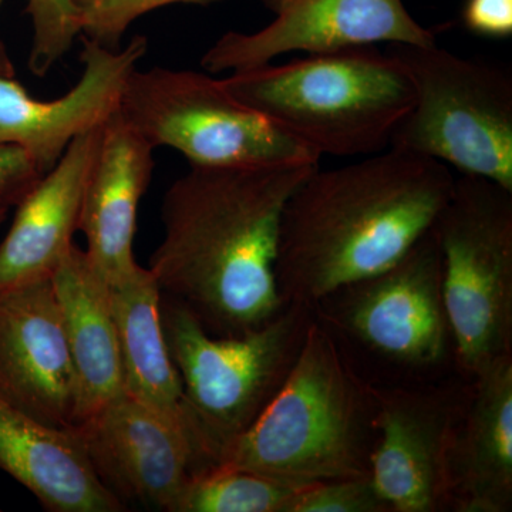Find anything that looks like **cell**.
Here are the masks:
<instances>
[{"label":"cell","mask_w":512,"mask_h":512,"mask_svg":"<svg viewBox=\"0 0 512 512\" xmlns=\"http://www.w3.org/2000/svg\"><path fill=\"white\" fill-rule=\"evenodd\" d=\"M376 436L372 384L350 369L315 316L285 383L214 468L301 485L370 477Z\"/></svg>","instance_id":"cell-3"},{"label":"cell","mask_w":512,"mask_h":512,"mask_svg":"<svg viewBox=\"0 0 512 512\" xmlns=\"http://www.w3.org/2000/svg\"><path fill=\"white\" fill-rule=\"evenodd\" d=\"M101 127L74 138L16 205L15 220L0 244V293L50 281L72 251Z\"/></svg>","instance_id":"cell-17"},{"label":"cell","mask_w":512,"mask_h":512,"mask_svg":"<svg viewBox=\"0 0 512 512\" xmlns=\"http://www.w3.org/2000/svg\"><path fill=\"white\" fill-rule=\"evenodd\" d=\"M454 183L446 164L394 148L316 168L282 214L275 272L284 301L315 309L392 266L433 228Z\"/></svg>","instance_id":"cell-2"},{"label":"cell","mask_w":512,"mask_h":512,"mask_svg":"<svg viewBox=\"0 0 512 512\" xmlns=\"http://www.w3.org/2000/svg\"><path fill=\"white\" fill-rule=\"evenodd\" d=\"M26 13L33 30L29 69L46 76L80 36L76 10L72 0H26Z\"/></svg>","instance_id":"cell-22"},{"label":"cell","mask_w":512,"mask_h":512,"mask_svg":"<svg viewBox=\"0 0 512 512\" xmlns=\"http://www.w3.org/2000/svg\"><path fill=\"white\" fill-rule=\"evenodd\" d=\"M160 313L168 350L215 467L224 448L252 426L285 383L315 311L288 303L271 322L239 336L210 335L190 311L163 295Z\"/></svg>","instance_id":"cell-6"},{"label":"cell","mask_w":512,"mask_h":512,"mask_svg":"<svg viewBox=\"0 0 512 512\" xmlns=\"http://www.w3.org/2000/svg\"><path fill=\"white\" fill-rule=\"evenodd\" d=\"M313 311L394 365L424 370L454 357L433 228L392 266L343 286Z\"/></svg>","instance_id":"cell-9"},{"label":"cell","mask_w":512,"mask_h":512,"mask_svg":"<svg viewBox=\"0 0 512 512\" xmlns=\"http://www.w3.org/2000/svg\"><path fill=\"white\" fill-rule=\"evenodd\" d=\"M147 47L144 36L134 37L124 49L83 37L82 76L56 100H37L15 74L0 72V144L22 148L49 171L74 138L103 126L119 111L128 77Z\"/></svg>","instance_id":"cell-13"},{"label":"cell","mask_w":512,"mask_h":512,"mask_svg":"<svg viewBox=\"0 0 512 512\" xmlns=\"http://www.w3.org/2000/svg\"><path fill=\"white\" fill-rule=\"evenodd\" d=\"M0 396L72 429L76 375L52 279L0 293Z\"/></svg>","instance_id":"cell-14"},{"label":"cell","mask_w":512,"mask_h":512,"mask_svg":"<svg viewBox=\"0 0 512 512\" xmlns=\"http://www.w3.org/2000/svg\"><path fill=\"white\" fill-rule=\"evenodd\" d=\"M289 512H390L370 477L343 478L303 487Z\"/></svg>","instance_id":"cell-24"},{"label":"cell","mask_w":512,"mask_h":512,"mask_svg":"<svg viewBox=\"0 0 512 512\" xmlns=\"http://www.w3.org/2000/svg\"><path fill=\"white\" fill-rule=\"evenodd\" d=\"M446 456L447 511L508 512L512 507V356L471 379Z\"/></svg>","instance_id":"cell-16"},{"label":"cell","mask_w":512,"mask_h":512,"mask_svg":"<svg viewBox=\"0 0 512 512\" xmlns=\"http://www.w3.org/2000/svg\"><path fill=\"white\" fill-rule=\"evenodd\" d=\"M0 470L49 512H121L94 473L77 430L50 426L0 396Z\"/></svg>","instance_id":"cell-19"},{"label":"cell","mask_w":512,"mask_h":512,"mask_svg":"<svg viewBox=\"0 0 512 512\" xmlns=\"http://www.w3.org/2000/svg\"><path fill=\"white\" fill-rule=\"evenodd\" d=\"M410 77L414 103L389 148L487 178L512 191V77L439 46L387 49Z\"/></svg>","instance_id":"cell-5"},{"label":"cell","mask_w":512,"mask_h":512,"mask_svg":"<svg viewBox=\"0 0 512 512\" xmlns=\"http://www.w3.org/2000/svg\"><path fill=\"white\" fill-rule=\"evenodd\" d=\"M3 3H5V0H0V8H2ZM0 72L15 74V69H13L8 53H6L2 43H0Z\"/></svg>","instance_id":"cell-27"},{"label":"cell","mask_w":512,"mask_h":512,"mask_svg":"<svg viewBox=\"0 0 512 512\" xmlns=\"http://www.w3.org/2000/svg\"><path fill=\"white\" fill-rule=\"evenodd\" d=\"M121 119L154 148L168 147L200 167L319 164L320 157L232 97L221 80L192 70H133Z\"/></svg>","instance_id":"cell-8"},{"label":"cell","mask_w":512,"mask_h":512,"mask_svg":"<svg viewBox=\"0 0 512 512\" xmlns=\"http://www.w3.org/2000/svg\"><path fill=\"white\" fill-rule=\"evenodd\" d=\"M470 387L382 389L370 480L390 512L447 511L446 456Z\"/></svg>","instance_id":"cell-11"},{"label":"cell","mask_w":512,"mask_h":512,"mask_svg":"<svg viewBox=\"0 0 512 512\" xmlns=\"http://www.w3.org/2000/svg\"><path fill=\"white\" fill-rule=\"evenodd\" d=\"M221 84L319 157H367L386 150L414 103L402 64L373 45L261 64L234 72Z\"/></svg>","instance_id":"cell-4"},{"label":"cell","mask_w":512,"mask_h":512,"mask_svg":"<svg viewBox=\"0 0 512 512\" xmlns=\"http://www.w3.org/2000/svg\"><path fill=\"white\" fill-rule=\"evenodd\" d=\"M74 429L94 473L126 507L174 512L188 481L204 471L187 434L126 393Z\"/></svg>","instance_id":"cell-12"},{"label":"cell","mask_w":512,"mask_h":512,"mask_svg":"<svg viewBox=\"0 0 512 512\" xmlns=\"http://www.w3.org/2000/svg\"><path fill=\"white\" fill-rule=\"evenodd\" d=\"M221 0H72L80 35L101 46L117 49L128 28L148 12L164 6L210 5Z\"/></svg>","instance_id":"cell-23"},{"label":"cell","mask_w":512,"mask_h":512,"mask_svg":"<svg viewBox=\"0 0 512 512\" xmlns=\"http://www.w3.org/2000/svg\"><path fill=\"white\" fill-rule=\"evenodd\" d=\"M45 173L22 148L0 144V208L16 207Z\"/></svg>","instance_id":"cell-25"},{"label":"cell","mask_w":512,"mask_h":512,"mask_svg":"<svg viewBox=\"0 0 512 512\" xmlns=\"http://www.w3.org/2000/svg\"><path fill=\"white\" fill-rule=\"evenodd\" d=\"M111 312L119 335L124 393L173 421L197 448L205 470L214 454L200 423L188 406L183 383L165 340L161 291L148 268L109 284Z\"/></svg>","instance_id":"cell-18"},{"label":"cell","mask_w":512,"mask_h":512,"mask_svg":"<svg viewBox=\"0 0 512 512\" xmlns=\"http://www.w3.org/2000/svg\"><path fill=\"white\" fill-rule=\"evenodd\" d=\"M464 25L471 32L490 37L512 35V0H467Z\"/></svg>","instance_id":"cell-26"},{"label":"cell","mask_w":512,"mask_h":512,"mask_svg":"<svg viewBox=\"0 0 512 512\" xmlns=\"http://www.w3.org/2000/svg\"><path fill=\"white\" fill-rule=\"evenodd\" d=\"M156 148L121 119L119 111L101 127L97 156L84 187L79 231L97 272L114 284L138 264L133 242L141 198L153 180Z\"/></svg>","instance_id":"cell-15"},{"label":"cell","mask_w":512,"mask_h":512,"mask_svg":"<svg viewBox=\"0 0 512 512\" xmlns=\"http://www.w3.org/2000/svg\"><path fill=\"white\" fill-rule=\"evenodd\" d=\"M274 22L255 33L228 32L202 56L210 73L239 72L291 52L323 53L389 42L433 46L436 36L403 0H261Z\"/></svg>","instance_id":"cell-10"},{"label":"cell","mask_w":512,"mask_h":512,"mask_svg":"<svg viewBox=\"0 0 512 512\" xmlns=\"http://www.w3.org/2000/svg\"><path fill=\"white\" fill-rule=\"evenodd\" d=\"M433 229L454 359L473 379L512 356V191L460 175Z\"/></svg>","instance_id":"cell-7"},{"label":"cell","mask_w":512,"mask_h":512,"mask_svg":"<svg viewBox=\"0 0 512 512\" xmlns=\"http://www.w3.org/2000/svg\"><path fill=\"white\" fill-rule=\"evenodd\" d=\"M8 212L9 210H6V208H0V227H2L3 222L8 218Z\"/></svg>","instance_id":"cell-28"},{"label":"cell","mask_w":512,"mask_h":512,"mask_svg":"<svg viewBox=\"0 0 512 512\" xmlns=\"http://www.w3.org/2000/svg\"><path fill=\"white\" fill-rule=\"evenodd\" d=\"M52 284L76 375L77 426L124 394L119 335L109 284L94 271L86 251L74 245Z\"/></svg>","instance_id":"cell-20"},{"label":"cell","mask_w":512,"mask_h":512,"mask_svg":"<svg viewBox=\"0 0 512 512\" xmlns=\"http://www.w3.org/2000/svg\"><path fill=\"white\" fill-rule=\"evenodd\" d=\"M303 487L254 471L211 468L191 477L174 512H289Z\"/></svg>","instance_id":"cell-21"},{"label":"cell","mask_w":512,"mask_h":512,"mask_svg":"<svg viewBox=\"0 0 512 512\" xmlns=\"http://www.w3.org/2000/svg\"><path fill=\"white\" fill-rule=\"evenodd\" d=\"M319 164L200 167L161 204L164 237L148 259L161 295L212 336H239L286 308L276 282L279 229L289 197Z\"/></svg>","instance_id":"cell-1"}]
</instances>
